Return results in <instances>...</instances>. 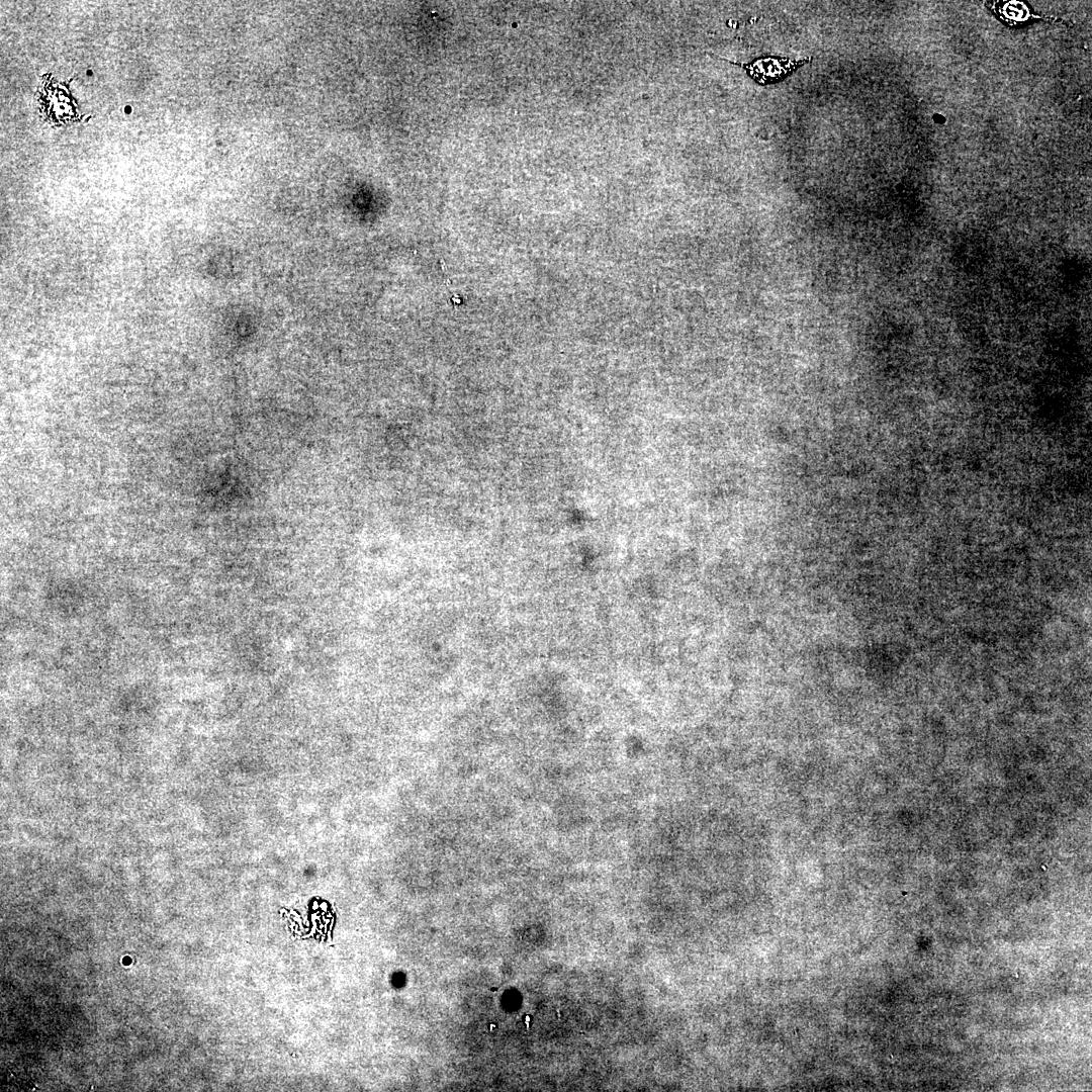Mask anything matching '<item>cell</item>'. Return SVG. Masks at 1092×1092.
<instances>
[{"mask_svg": "<svg viewBox=\"0 0 1092 1092\" xmlns=\"http://www.w3.org/2000/svg\"><path fill=\"white\" fill-rule=\"evenodd\" d=\"M718 59L740 67L754 83L766 86L783 82L800 68L812 62L813 58L794 59L768 55L757 57L747 63L734 62L720 57Z\"/></svg>", "mask_w": 1092, "mask_h": 1092, "instance_id": "cell-1", "label": "cell"}]
</instances>
